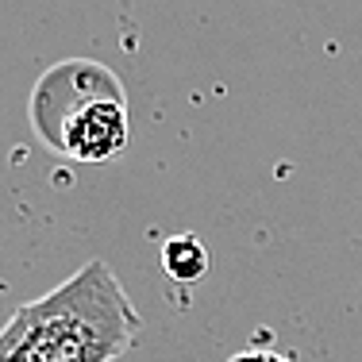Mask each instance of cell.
Segmentation results:
<instances>
[{"label": "cell", "mask_w": 362, "mask_h": 362, "mask_svg": "<svg viewBox=\"0 0 362 362\" xmlns=\"http://www.w3.org/2000/svg\"><path fill=\"white\" fill-rule=\"evenodd\" d=\"M143 316L105 258H89L50 293L20 305L0 327V362H116Z\"/></svg>", "instance_id": "6da1fadb"}, {"label": "cell", "mask_w": 362, "mask_h": 362, "mask_svg": "<svg viewBox=\"0 0 362 362\" xmlns=\"http://www.w3.org/2000/svg\"><path fill=\"white\" fill-rule=\"evenodd\" d=\"M93 100H127L116 70H108L105 62H93V58H66V62L50 66L35 81L28 100L31 132L50 151H58L62 146V127Z\"/></svg>", "instance_id": "7a4b0ae2"}, {"label": "cell", "mask_w": 362, "mask_h": 362, "mask_svg": "<svg viewBox=\"0 0 362 362\" xmlns=\"http://www.w3.org/2000/svg\"><path fill=\"white\" fill-rule=\"evenodd\" d=\"M127 139H132L127 100H93L62 127L58 154L74 162H112L124 154Z\"/></svg>", "instance_id": "3957f363"}, {"label": "cell", "mask_w": 362, "mask_h": 362, "mask_svg": "<svg viewBox=\"0 0 362 362\" xmlns=\"http://www.w3.org/2000/svg\"><path fill=\"white\" fill-rule=\"evenodd\" d=\"M209 266H212V255H209V247H204L193 231L174 235V239L162 243V270H166L174 281L193 286V281H201L204 274H209Z\"/></svg>", "instance_id": "277c9868"}, {"label": "cell", "mask_w": 362, "mask_h": 362, "mask_svg": "<svg viewBox=\"0 0 362 362\" xmlns=\"http://www.w3.org/2000/svg\"><path fill=\"white\" fill-rule=\"evenodd\" d=\"M228 362H293V358L274 355V351H262V347H251V351H239V355H231Z\"/></svg>", "instance_id": "5b68a950"}]
</instances>
